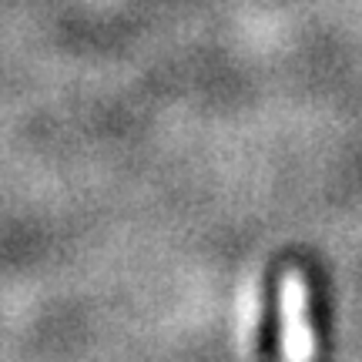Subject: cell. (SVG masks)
I'll return each mask as SVG.
<instances>
[{"label": "cell", "mask_w": 362, "mask_h": 362, "mask_svg": "<svg viewBox=\"0 0 362 362\" xmlns=\"http://www.w3.org/2000/svg\"><path fill=\"white\" fill-rule=\"evenodd\" d=\"M282 342L288 362H312V329L305 319V282L296 272L282 279Z\"/></svg>", "instance_id": "cell-1"}]
</instances>
